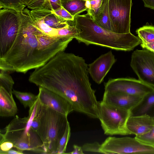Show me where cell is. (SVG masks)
I'll return each instance as SVG.
<instances>
[{
  "instance_id": "obj_14",
  "label": "cell",
  "mask_w": 154,
  "mask_h": 154,
  "mask_svg": "<svg viewBox=\"0 0 154 154\" xmlns=\"http://www.w3.org/2000/svg\"><path fill=\"white\" fill-rule=\"evenodd\" d=\"M116 61L114 55L110 51L88 64V73L93 80L98 84H101Z\"/></svg>"
},
{
  "instance_id": "obj_24",
  "label": "cell",
  "mask_w": 154,
  "mask_h": 154,
  "mask_svg": "<svg viewBox=\"0 0 154 154\" xmlns=\"http://www.w3.org/2000/svg\"><path fill=\"white\" fill-rule=\"evenodd\" d=\"M7 71L0 69V86L4 88L11 95L14 82Z\"/></svg>"
},
{
  "instance_id": "obj_37",
  "label": "cell",
  "mask_w": 154,
  "mask_h": 154,
  "mask_svg": "<svg viewBox=\"0 0 154 154\" xmlns=\"http://www.w3.org/2000/svg\"><path fill=\"white\" fill-rule=\"evenodd\" d=\"M26 6L32 4L37 0H23Z\"/></svg>"
},
{
  "instance_id": "obj_35",
  "label": "cell",
  "mask_w": 154,
  "mask_h": 154,
  "mask_svg": "<svg viewBox=\"0 0 154 154\" xmlns=\"http://www.w3.org/2000/svg\"><path fill=\"white\" fill-rule=\"evenodd\" d=\"M141 47L154 53V43L140 44Z\"/></svg>"
},
{
  "instance_id": "obj_29",
  "label": "cell",
  "mask_w": 154,
  "mask_h": 154,
  "mask_svg": "<svg viewBox=\"0 0 154 154\" xmlns=\"http://www.w3.org/2000/svg\"><path fill=\"white\" fill-rule=\"evenodd\" d=\"M52 11L64 20L68 21H74L75 17L71 15L62 6L57 10Z\"/></svg>"
},
{
  "instance_id": "obj_18",
  "label": "cell",
  "mask_w": 154,
  "mask_h": 154,
  "mask_svg": "<svg viewBox=\"0 0 154 154\" xmlns=\"http://www.w3.org/2000/svg\"><path fill=\"white\" fill-rule=\"evenodd\" d=\"M131 113V116L147 115L154 118V90L144 95Z\"/></svg>"
},
{
  "instance_id": "obj_11",
  "label": "cell",
  "mask_w": 154,
  "mask_h": 154,
  "mask_svg": "<svg viewBox=\"0 0 154 154\" xmlns=\"http://www.w3.org/2000/svg\"><path fill=\"white\" fill-rule=\"evenodd\" d=\"M130 66L139 80L154 88V53L145 49L135 50Z\"/></svg>"
},
{
  "instance_id": "obj_19",
  "label": "cell",
  "mask_w": 154,
  "mask_h": 154,
  "mask_svg": "<svg viewBox=\"0 0 154 154\" xmlns=\"http://www.w3.org/2000/svg\"><path fill=\"white\" fill-rule=\"evenodd\" d=\"M98 26L112 31L109 10V0H103L101 7L96 15L92 18Z\"/></svg>"
},
{
  "instance_id": "obj_12",
  "label": "cell",
  "mask_w": 154,
  "mask_h": 154,
  "mask_svg": "<svg viewBox=\"0 0 154 154\" xmlns=\"http://www.w3.org/2000/svg\"><path fill=\"white\" fill-rule=\"evenodd\" d=\"M104 92L143 97L154 88L131 78L110 79L104 84Z\"/></svg>"
},
{
  "instance_id": "obj_21",
  "label": "cell",
  "mask_w": 154,
  "mask_h": 154,
  "mask_svg": "<svg viewBox=\"0 0 154 154\" xmlns=\"http://www.w3.org/2000/svg\"><path fill=\"white\" fill-rule=\"evenodd\" d=\"M138 36L141 41L140 44L154 43V26L146 25L136 31Z\"/></svg>"
},
{
  "instance_id": "obj_32",
  "label": "cell",
  "mask_w": 154,
  "mask_h": 154,
  "mask_svg": "<svg viewBox=\"0 0 154 154\" xmlns=\"http://www.w3.org/2000/svg\"><path fill=\"white\" fill-rule=\"evenodd\" d=\"M38 114L33 119L31 125V128L36 131L38 128L39 123V118Z\"/></svg>"
},
{
  "instance_id": "obj_5",
  "label": "cell",
  "mask_w": 154,
  "mask_h": 154,
  "mask_svg": "<svg viewBox=\"0 0 154 154\" xmlns=\"http://www.w3.org/2000/svg\"><path fill=\"white\" fill-rule=\"evenodd\" d=\"M38 115L39 123L36 132L43 143L45 154H57L60 140L69 122L67 116L40 102Z\"/></svg>"
},
{
  "instance_id": "obj_2",
  "label": "cell",
  "mask_w": 154,
  "mask_h": 154,
  "mask_svg": "<svg viewBox=\"0 0 154 154\" xmlns=\"http://www.w3.org/2000/svg\"><path fill=\"white\" fill-rule=\"evenodd\" d=\"M19 26L9 50L0 57V69L26 73L45 64L58 53L64 51L72 40L49 36L33 24L30 11L19 12Z\"/></svg>"
},
{
  "instance_id": "obj_31",
  "label": "cell",
  "mask_w": 154,
  "mask_h": 154,
  "mask_svg": "<svg viewBox=\"0 0 154 154\" xmlns=\"http://www.w3.org/2000/svg\"><path fill=\"white\" fill-rule=\"evenodd\" d=\"M48 0H37L27 7L32 10L41 9Z\"/></svg>"
},
{
  "instance_id": "obj_36",
  "label": "cell",
  "mask_w": 154,
  "mask_h": 154,
  "mask_svg": "<svg viewBox=\"0 0 154 154\" xmlns=\"http://www.w3.org/2000/svg\"><path fill=\"white\" fill-rule=\"evenodd\" d=\"M23 152L17 149L15 150L11 149L7 151L2 153V154H23Z\"/></svg>"
},
{
  "instance_id": "obj_13",
  "label": "cell",
  "mask_w": 154,
  "mask_h": 154,
  "mask_svg": "<svg viewBox=\"0 0 154 154\" xmlns=\"http://www.w3.org/2000/svg\"><path fill=\"white\" fill-rule=\"evenodd\" d=\"M40 103L63 115L67 116L74 111L70 103L58 94L44 88L39 87L37 95Z\"/></svg>"
},
{
  "instance_id": "obj_30",
  "label": "cell",
  "mask_w": 154,
  "mask_h": 154,
  "mask_svg": "<svg viewBox=\"0 0 154 154\" xmlns=\"http://www.w3.org/2000/svg\"><path fill=\"white\" fill-rule=\"evenodd\" d=\"M0 154L14 148V144L8 140L0 141Z\"/></svg>"
},
{
  "instance_id": "obj_17",
  "label": "cell",
  "mask_w": 154,
  "mask_h": 154,
  "mask_svg": "<svg viewBox=\"0 0 154 154\" xmlns=\"http://www.w3.org/2000/svg\"><path fill=\"white\" fill-rule=\"evenodd\" d=\"M17 110L12 95L3 87L0 86V116L2 117L14 116Z\"/></svg>"
},
{
  "instance_id": "obj_23",
  "label": "cell",
  "mask_w": 154,
  "mask_h": 154,
  "mask_svg": "<svg viewBox=\"0 0 154 154\" xmlns=\"http://www.w3.org/2000/svg\"><path fill=\"white\" fill-rule=\"evenodd\" d=\"M26 6L23 0H0V9L7 8L20 12Z\"/></svg>"
},
{
  "instance_id": "obj_15",
  "label": "cell",
  "mask_w": 154,
  "mask_h": 154,
  "mask_svg": "<svg viewBox=\"0 0 154 154\" xmlns=\"http://www.w3.org/2000/svg\"><path fill=\"white\" fill-rule=\"evenodd\" d=\"M143 97L104 92L102 101L116 107L131 111L140 102Z\"/></svg>"
},
{
  "instance_id": "obj_26",
  "label": "cell",
  "mask_w": 154,
  "mask_h": 154,
  "mask_svg": "<svg viewBox=\"0 0 154 154\" xmlns=\"http://www.w3.org/2000/svg\"><path fill=\"white\" fill-rule=\"evenodd\" d=\"M134 137L141 143L154 147V126L147 133L141 135L135 136Z\"/></svg>"
},
{
  "instance_id": "obj_10",
  "label": "cell",
  "mask_w": 154,
  "mask_h": 154,
  "mask_svg": "<svg viewBox=\"0 0 154 154\" xmlns=\"http://www.w3.org/2000/svg\"><path fill=\"white\" fill-rule=\"evenodd\" d=\"M132 0H109L112 31L119 34L130 32Z\"/></svg>"
},
{
  "instance_id": "obj_4",
  "label": "cell",
  "mask_w": 154,
  "mask_h": 154,
  "mask_svg": "<svg viewBox=\"0 0 154 154\" xmlns=\"http://www.w3.org/2000/svg\"><path fill=\"white\" fill-rule=\"evenodd\" d=\"M39 103L38 98L29 108L28 116L21 118L17 115L4 128L1 130L0 141L11 142L14 148L18 150L45 154L41 140L37 132L31 127L33 119L38 114Z\"/></svg>"
},
{
  "instance_id": "obj_22",
  "label": "cell",
  "mask_w": 154,
  "mask_h": 154,
  "mask_svg": "<svg viewBox=\"0 0 154 154\" xmlns=\"http://www.w3.org/2000/svg\"><path fill=\"white\" fill-rule=\"evenodd\" d=\"M12 94L19 100L24 107H31L38 98V95L32 93L23 92L13 90Z\"/></svg>"
},
{
  "instance_id": "obj_25",
  "label": "cell",
  "mask_w": 154,
  "mask_h": 154,
  "mask_svg": "<svg viewBox=\"0 0 154 154\" xmlns=\"http://www.w3.org/2000/svg\"><path fill=\"white\" fill-rule=\"evenodd\" d=\"M71 135V128L69 122L65 131L61 138L59 143L57 154L65 153L67 145Z\"/></svg>"
},
{
  "instance_id": "obj_20",
  "label": "cell",
  "mask_w": 154,
  "mask_h": 154,
  "mask_svg": "<svg viewBox=\"0 0 154 154\" xmlns=\"http://www.w3.org/2000/svg\"><path fill=\"white\" fill-rule=\"evenodd\" d=\"M62 6L74 17L87 11V0H61Z\"/></svg>"
},
{
  "instance_id": "obj_16",
  "label": "cell",
  "mask_w": 154,
  "mask_h": 154,
  "mask_svg": "<svg viewBox=\"0 0 154 154\" xmlns=\"http://www.w3.org/2000/svg\"><path fill=\"white\" fill-rule=\"evenodd\" d=\"M126 125L131 134L141 135L147 133L153 128L154 118L147 115L131 116Z\"/></svg>"
},
{
  "instance_id": "obj_3",
  "label": "cell",
  "mask_w": 154,
  "mask_h": 154,
  "mask_svg": "<svg viewBox=\"0 0 154 154\" xmlns=\"http://www.w3.org/2000/svg\"><path fill=\"white\" fill-rule=\"evenodd\" d=\"M74 23L78 31L75 38L87 45L93 44L117 51H129L141 43L138 37L131 32L119 34L101 27L88 13L75 16Z\"/></svg>"
},
{
  "instance_id": "obj_7",
  "label": "cell",
  "mask_w": 154,
  "mask_h": 154,
  "mask_svg": "<svg viewBox=\"0 0 154 154\" xmlns=\"http://www.w3.org/2000/svg\"><path fill=\"white\" fill-rule=\"evenodd\" d=\"M131 116L130 110L116 107L102 101L100 102L99 119L105 134H131L126 125Z\"/></svg>"
},
{
  "instance_id": "obj_8",
  "label": "cell",
  "mask_w": 154,
  "mask_h": 154,
  "mask_svg": "<svg viewBox=\"0 0 154 154\" xmlns=\"http://www.w3.org/2000/svg\"><path fill=\"white\" fill-rule=\"evenodd\" d=\"M100 149L103 154H154V147L129 137H109L101 144Z\"/></svg>"
},
{
  "instance_id": "obj_9",
  "label": "cell",
  "mask_w": 154,
  "mask_h": 154,
  "mask_svg": "<svg viewBox=\"0 0 154 154\" xmlns=\"http://www.w3.org/2000/svg\"><path fill=\"white\" fill-rule=\"evenodd\" d=\"M19 12L7 8L0 9V57L9 50L17 35L19 26Z\"/></svg>"
},
{
  "instance_id": "obj_34",
  "label": "cell",
  "mask_w": 154,
  "mask_h": 154,
  "mask_svg": "<svg viewBox=\"0 0 154 154\" xmlns=\"http://www.w3.org/2000/svg\"><path fill=\"white\" fill-rule=\"evenodd\" d=\"M144 6L154 10V0H142Z\"/></svg>"
},
{
  "instance_id": "obj_1",
  "label": "cell",
  "mask_w": 154,
  "mask_h": 154,
  "mask_svg": "<svg viewBox=\"0 0 154 154\" xmlns=\"http://www.w3.org/2000/svg\"><path fill=\"white\" fill-rule=\"evenodd\" d=\"M88 66L82 57L62 51L35 69L29 80L64 97L74 111L99 119L100 102L91 87Z\"/></svg>"
},
{
  "instance_id": "obj_28",
  "label": "cell",
  "mask_w": 154,
  "mask_h": 154,
  "mask_svg": "<svg viewBox=\"0 0 154 154\" xmlns=\"http://www.w3.org/2000/svg\"><path fill=\"white\" fill-rule=\"evenodd\" d=\"M101 145L97 142L86 143L84 144L82 148L83 151L103 153L100 149Z\"/></svg>"
},
{
  "instance_id": "obj_6",
  "label": "cell",
  "mask_w": 154,
  "mask_h": 154,
  "mask_svg": "<svg viewBox=\"0 0 154 154\" xmlns=\"http://www.w3.org/2000/svg\"><path fill=\"white\" fill-rule=\"evenodd\" d=\"M34 25L45 34L61 39L75 38L77 33L75 26L60 17L53 11L45 9L30 11Z\"/></svg>"
},
{
  "instance_id": "obj_27",
  "label": "cell",
  "mask_w": 154,
  "mask_h": 154,
  "mask_svg": "<svg viewBox=\"0 0 154 154\" xmlns=\"http://www.w3.org/2000/svg\"><path fill=\"white\" fill-rule=\"evenodd\" d=\"M88 8L87 11L92 18L97 14L101 6L103 0H87Z\"/></svg>"
},
{
  "instance_id": "obj_33",
  "label": "cell",
  "mask_w": 154,
  "mask_h": 154,
  "mask_svg": "<svg viewBox=\"0 0 154 154\" xmlns=\"http://www.w3.org/2000/svg\"><path fill=\"white\" fill-rule=\"evenodd\" d=\"M74 149L72 152L68 153L71 154H83V151L82 147L76 145H74L73 146Z\"/></svg>"
}]
</instances>
